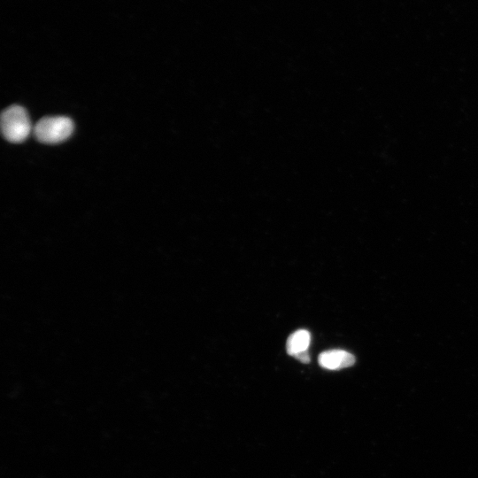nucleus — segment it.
I'll use <instances>...</instances> for the list:
<instances>
[{"label":"nucleus","instance_id":"nucleus-1","mask_svg":"<svg viewBox=\"0 0 478 478\" xmlns=\"http://www.w3.org/2000/svg\"><path fill=\"white\" fill-rule=\"evenodd\" d=\"M1 130L4 137L11 143L25 141L31 130V123L25 108L11 105L1 115Z\"/></svg>","mask_w":478,"mask_h":478},{"label":"nucleus","instance_id":"nucleus-4","mask_svg":"<svg viewBox=\"0 0 478 478\" xmlns=\"http://www.w3.org/2000/svg\"><path fill=\"white\" fill-rule=\"evenodd\" d=\"M311 343V334L305 329H300L291 334L286 343L287 352L295 357L297 354L308 351Z\"/></svg>","mask_w":478,"mask_h":478},{"label":"nucleus","instance_id":"nucleus-3","mask_svg":"<svg viewBox=\"0 0 478 478\" xmlns=\"http://www.w3.org/2000/svg\"><path fill=\"white\" fill-rule=\"evenodd\" d=\"M318 361L320 366L326 369L339 370L352 366L355 357L343 350H329L321 352Z\"/></svg>","mask_w":478,"mask_h":478},{"label":"nucleus","instance_id":"nucleus-5","mask_svg":"<svg viewBox=\"0 0 478 478\" xmlns=\"http://www.w3.org/2000/svg\"><path fill=\"white\" fill-rule=\"evenodd\" d=\"M294 358H296L297 359H298L302 363H309L310 362V357H309L308 351L300 352V353L297 354Z\"/></svg>","mask_w":478,"mask_h":478},{"label":"nucleus","instance_id":"nucleus-2","mask_svg":"<svg viewBox=\"0 0 478 478\" xmlns=\"http://www.w3.org/2000/svg\"><path fill=\"white\" fill-rule=\"evenodd\" d=\"M73 122L68 117H44L35 126L34 135L41 143L54 144L66 140L73 134Z\"/></svg>","mask_w":478,"mask_h":478}]
</instances>
